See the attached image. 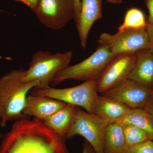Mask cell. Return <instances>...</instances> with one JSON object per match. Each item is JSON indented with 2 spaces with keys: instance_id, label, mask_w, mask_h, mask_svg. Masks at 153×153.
Listing matches in <instances>:
<instances>
[{
  "instance_id": "1",
  "label": "cell",
  "mask_w": 153,
  "mask_h": 153,
  "mask_svg": "<svg viewBox=\"0 0 153 153\" xmlns=\"http://www.w3.org/2000/svg\"><path fill=\"white\" fill-rule=\"evenodd\" d=\"M65 140L43 120L24 117L3 136L0 153H69Z\"/></svg>"
},
{
  "instance_id": "2",
  "label": "cell",
  "mask_w": 153,
  "mask_h": 153,
  "mask_svg": "<svg viewBox=\"0 0 153 153\" xmlns=\"http://www.w3.org/2000/svg\"><path fill=\"white\" fill-rule=\"evenodd\" d=\"M25 70L14 69L0 77V125L25 117L23 114L28 93L40 86L38 80L26 81Z\"/></svg>"
},
{
  "instance_id": "3",
  "label": "cell",
  "mask_w": 153,
  "mask_h": 153,
  "mask_svg": "<svg viewBox=\"0 0 153 153\" xmlns=\"http://www.w3.org/2000/svg\"><path fill=\"white\" fill-rule=\"evenodd\" d=\"M72 57L71 51L56 54L47 51H37L32 56L29 68L25 70V80H38L40 86L38 87H49L55 76L69 66Z\"/></svg>"
},
{
  "instance_id": "4",
  "label": "cell",
  "mask_w": 153,
  "mask_h": 153,
  "mask_svg": "<svg viewBox=\"0 0 153 153\" xmlns=\"http://www.w3.org/2000/svg\"><path fill=\"white\" fill-rule=\"evenodd\" d=\"M30 94L44 96L64 102L67 104L82 107L85 111L94 114L99 94L96 79L84 81L74 87L64 88L36 87Z\"/></svg>"
},
{
  "instance_id": "5",
  "label": "cell",
  "mask_w": 153,
  "mask_h": 153,
  "mask_svg": "<svg viewBox=\"0 0 153 153\" xmlns=\"http://www.w3.org/2000/svg\"><path fill=\"white\" fill-rule=\"evenodd\" d=\"M110 123L94 114L90 113L77 106L74 119L66 135L71 139L80 135L93 148L95 153H103L105 135Z\"/></svg>"
},
{
  "instance_id": "6",
  "label": "cell",
  "mask_w": 153,
  "mask_h": 153,
  "mask_svg": "<svg viewBox=\"0 0 153 153\" xmlns=\"http://www.w3.org/2000/svg\"><path fill=\"white\" fill-rule=\"evenodd\" d=\"M117 55L107 47L99 46L95 52L85 60L75 65H69L59 72L52 82L57 84L68 79L84 82L97 79Z\"/></svg>"
},
{
  "instance_id": "7",
  "label": "cell",
  "mask_w": 153,
  "mask_h": 153,
  "mask_svg": "<svg viewBox=\"0 0 153 153\" xmlns=\"http://www.w3.org/2000/svg\"><path fill=\"white\" fill-rule=\"evenodd\" d=\"M97 42L99 46L107 47L116 55L137 53L149 48L146 28L124 30L114 35L102 33Z\"/></svg>"
},
{
  "instance_id": "8",
  "label": "cell",
  "mask_w": 153,
  "mask_h": 153,
  "mask_svg": "<svg viewBox=\"0 0 153 153\" xmlns=\"http://www.w3.org/2000/svg\"><path fill=\"white\" fill-rule=\"evenodd\" d=\"M34 12L45 27L60 30L74 19V0H39Z\"/></svg>"
},
{
  "instance_id": "9",
  "label": "cell",
  "mask_w": 153,
  "mask_h": 153,
  "mask_svg": "<svg viewBox=\"0 0 153 153\" xmlns=\"http://www.w3.org/2000/svg\"><path fill=\"white\" fill-rule=\"evenodd\" d=\"M137 54H118L111 60L97 78L99 93H104L127 79L134 66Z\"/></svg>"
},
{
  "instance_id": "10",
  "label": "cell",
  "mask_w": 153,
  "mask_h": 153,
  "mask_svg": "<svg viewBox=\"0 0 153 153\" xmlns=\"http://www.w3.org/2000/svg\"><path fill=\"white\" fill-rule=\"evenodd\" d=\"M153 89L127 79L102 95L113 99L131 109H144Z\"/></svg>"
},
{
  "instance_id": "11",
  "label": "cell",
  "mask_w": 153,
  "mask_h": 153,
  "mask_svg": "<svg viewBox=\"0 0 153 153\" xmlns=\"http://www.w3.org/2000/svg\"><path fill=\"white\" fill-rule=\"evenodd\" d=\"M67 103L44 96L30 94L27 97L23 114L25 117L44 121L63 108Z\"/></svg>"
},
{
  "instance_id": "12",
  "label": "cell",
  "mask_w": 153,
  "mask_h": 153,
  "mask_svg": "<svg viewBox=\"0 0 153 153\" xmlns=\"http://www.w3.org/2000/svg\"><path fill=\"white\" fill-rule=\"evenodd\" d=\"M102 0H81L80 13L75 22L82 48L86 47L91 28L94 23L102 17Z\"/></svg>"
},
{
  "instance_id": "13",
  "label": "cell",
  "mask_w": 153,
  "mask_h": 153,
  "mask_svg": "<svg viewBox=\"0 0 153 153\" xmlns=\"http://www.w3.org/2000/svg\"><path fill=\"white\" fill-rule=\"evenodd\" d=\"M127 79L153 89V53L149 49L137 53L134 66Z\"/></svg>"
},
{
  "instance_id": "14",
  "label": "cell",
  "mask_w": 153,
  "mask_h": 153,
  "mask_svg": "<svg viewBox=\"0 0 153 153\" xmlns=\"http://www.w3.org/2000/svg\"><path fill=\"white\" fill-rule=\"evenodd\" d=\"M130 109L115 100L100 94L96 105L94 114L113 123L123 118Z\"/></svg>"
},
{
  "instance_id": "15",
  "label": "cell",
  "mask_w": 153,
  "mask_h": 153,
  "mask_svg": "<svg viewBox=\"0 0 153 153\" xmlns=\"http://www.w3.org/2000/svg\"><path fill=\"white\" fill-rule=\"evenodd\" d=\"M76 107L67 103L63 108L43 122L48 128L66 139V134L74 119Z\"/></svg>"
},
{
  "instance_id": "16",
  "label": "cell",
  "mask_w": 153,
  "mask_h": 153,
  "mask_svg": "<svg viewBox=\"0 0 153 153\" xmlns=\"http://www.w3.org/2000/svg\"><path fill=\"white\" fill-rule=\"evenodd\" d=\"M129 147L121 126L117 123L110 124L105 135L103 153H128Z\"/></svg>"
},
{
  "instance_id": "17",
  "label": "cell",
  "mask_w": 153,
  "mask_h": 153,
  "mask_svg": "<svg viewBox=\"0 0 153 153\" xmlns=\"http://www.w3.org/2000/svg\"><path fill=\"white\" fill-rule=\"evenodd\" d=\"M117 123H130L144 131L150 140H153V117L143 109L130 108Z\"/></svg>"
},
{
  "instance_id": "18",
  "label": "cell",
  "mask_w": 153,
  "mask_h": 153,
  "mask_svg": "<svg viewBox=\"0 0 153 153\" xmlns=\"http://www.w3.org/2000/svg\"><path fill=\"white\" fill-rule=\"evenodd\" d=\"M147 24L142 11L137 8H132L127 11L123 22L118 28V32L129 29H143L146 27Z\"/></svg>"
},
{
  "instance_id": "19",
  "label": "cell",
  "mask_w": 153,
  "mask_h": 153,
  "mask_svg": "<svg viewBox=\"0 0 153 153\" xmlns=\"http://www.w3.org/2000/svg\"><path fill=\"white\" fill-rule=\"evenodd\" d=\"M120 124L121 126L125 139L129 147L140 144L150 140L147 134L138 127L130 123Z\"/></svg>"
},
{
  "instance_id": "20",
  "label": "cell",
  "mask_w": 153,
  "mask_h": 153,
  "mask_svg": "<svg viewBox=\"0 0 153 153\" xmlns=\"http://www.w3.org/2000/svg\"><path fill=\"white\" fill-rule=\"evenodd\" d=\"M128 153H153V140H149L140 144L129 147Z\"/></svg>"
},
{
  "instance_id": "21",
  "label": "cell",
  "mask_w": 153,
  "mask_h": 153,
  "mask_svg": "<svg viewBox=\"0 0 153 153\" xmlns=\"http://www.w3.org/2000/svg\"><path fill=\"white\" fill-rule=\"evenodd\" d=\"M149 38L148 49L153 53V24H147L146 27Z\"/></svg>"
},
{
  "instance_id": "22",
  "label": "cell",
  "mask_w": 153,
  "mask_h": 153,
  "mask_svg": "<svg viewBox=\"0 0 153 153\" xmlns=\"http://www.w3.org/2000/svg\"><path fill=\"white\" fill-rule=\"evenodd\" d=\"M149 12V16L147 23L153 24V0H146Z\"/></svg>"
},
{
  "instance_id": "23",
  "label": "cell",
  "mask_w": 153,
  "mask_h": 153,
  "mask_svg": "<svg viewBox=\"0 0 153 153\" xmlns=\"http://www.w3.org/2000/svg\"><path fill=\"white\" fill-rule=\"evenodd\" d=\"M25 4L34 12L38 5L39 0H16Z\"/></svg>"
},
{
  "instance_id": "24",
  "label": "cell",
  "mask_w": 153,
  "mask_h": 153,
  "mask_svg": "<svg viewBox=\"0 0 153 153\" xmlns=\"http://www.w3.org/2000/svg\"><path fill=\"white\" fill-rule=\"evenodd\" d=\"M74 20L76 22L79 16L81 8V0H74Z\"/></svg>"
},
{
  "instance_id": "25",
  "label": "cell",
  "mask_w": 153,
  "mask_h": 153,
  "mask_svg": "<svg viewBox=\"0 0 153 153\" xmlns=\"http://www.w3.org/2000/svg\"><path fill=\"white\" fill-rule=\"evenodd\" d=\"M153 117V94L144 109Z\"/></svg>"
},
{
  "instance_id": "26",
  "label": "cell",
  "mask_w": 153,
  "mask_h": 153,
  "mask_svg": "<svg viewBox=\"0 0 153 153\" xmlns=\"http://www.w3.org/2000/svg\"><path fill=\"white\" fill-rule=\"evenodd\" d=\"M82 153H95L94 150L90 144L85 140L83 144V150Z\"/></svg>"
},
{
  "instance_id": "27",
  "label": "cell",
  "mask_w": 153,
  "mask_h": 153,
  "mask_svg": "<svg viewBox=\"0 0 153 153\" xmlns=\"http://www.w3.org/2000/svg\"><path fill=\"white\" fill-rule=\"evenodd\" d=\"M108 2L112 4H120L122 3V0H106Z\"/></svg>"
},
{
  "instance_id": "28",
  "label": "cell",
  "mask_w": 153,
  "mask_h": 153,
  "mask_svg": "<svg viewBox=\"0 0 153 153\" xmlns=\"http://www.w3.org/2000/svg\"><path fill=\"white\" fill-rule=\"evenodd\" d=\"M1 56H0V58H1ZM3 137L2 134L1 133V131H0V139L2 137Z\"/></svg>"
},
{
  "instance_id": "29",
  "label": "cell",
  "mask_w": 153,
  "mask_h": 153,
  "mask_svg": "<svg viewBox=\"0 0 153 153\" xmlns=\"http://www.w3.org/2000/svg\"></svg>"
}]
</instances>
